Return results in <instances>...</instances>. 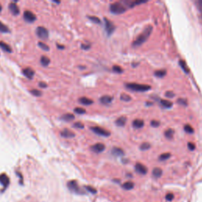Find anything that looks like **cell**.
I'll return each instance as SVG.
<instances>
[{
  "mask_svg": "<svg viewBox=\"0 0 202 202\" xmlns=\"http://www.w3.org/2000/svg\"><path fill=\"white\" fill-rule=\"evenodd\" d=\"M133 126L136 129H140V128H142L145 125V122L144 120L142 119H135L133 121Z\"/></svg>",
  "mask_w": 202,
  "mask_h": 202,
  "instance_id": "cell-16",
  "label": "cell"
},
{
  "mask_svg": "<svg viewBox=\"0 0 202 202\" xmlns=\"http://www.w3.org/2000/svg\"><path fill=\"white\" fill-rule=\"evenodd\" d=\"M91 48V45L89 44H81V48L83 50H89V48Z\"/></svg>",
  "mask_w": 202,
  "mask_h": 202,
  "instance_id": "cell-45",
  "label": "cell"
},
{
  "mask_svg": "<svg viewBox=\"0 0 202 202\" xmlns=\"http://www.w3.org/2000/svg\"><path fill=\"white\" fill-rule=\"evenodd\" d=\"M120 100H123V101H125V102H129V101H130L132 100V98L131 96L128 95V94L123 93L120 96Z\"/></svg>",
  "mask_w": 202,
  "mask_h": 202,
  "instance_id": "cell-29",
  "label": "cell"
},
{
  "mask_svg": "<svg viewBox=\"0 0 202 202\" xmlns=\"http://www.w3.org/2000/svg\"><path fill=\"white\" fill-rule=\"evenodd\" d=\"M127 89L135 92H146L151 89V86L148 85H140L136 83H127L125 85Z\"/></svg>",
  "mask_w": 202,
  "mask_h": 202,
  "instance_id": "cell-2",
  "label": "cell"
},
{
  "mask_svg": "<svg viewBox=\"0 0 202 202\" xmlns=\"http://www.w3.org/2000/svg\"><path fill=\"white\" fill-rule=\"evenodd\" d=\"M90 129L92 130L93 133L96 134H98L100 136H104V137H109L110 135V133L106 129H103L100 126H92L90 128Z\"/></svg>",
  "mask_w": 202,
  "mask_h": 202,
  "instance_id": "cell-6",
  "label": "cell"
},
{
  "mask_svg": "<svg viewBox=\"0 0 202 202\" xmlns=\"http://www.w3.org/2000/svg\"><path fill=\"white\" fill-rule=\"evenodd\" d=\"M9 10L11 11V13L13 15H15V16H17L20 14V9L17 6V5L14 2H11L9 5Z\"/></svg>",
  "mask_w": 202,
  "mask_h": 202,
  "instance_id": "cell-11",
  "label": "cell"
},
{
  "mask_svg": "<svg viewBox=\"0 0 202 202\" xmlns=\"http://www.w3.org/2000/svg\"><path fill=\"white\" fill-rule=\"evenodd\" d=\"M0 48L5 52H7V53H11L12 52V48H11V46L3 41H0Z\"/></svg>",
  "mask_w": 202,
  "mask_h": 202,
  "instance_id": "cell-15",
  "label": "cell"
},
{
  "mask_svg": "<svg viewBox=\"0 0 202 202\" xmlns=\"http://www.w3.org/2000/svg\"><path fill=\"white\" fill-rule=\"evenodd\" d=\"M113 97L110 96H103L102 97H100V101L101 104H108L112 102Z\"/></svg>",
  "mask_w": 202,
  "mask_h": 202,
  "instance_id": "cell-19",
  "label": "cell"
},
{
  "mask_svg": "<svg viewBox=\"0 0 202 202\" xmlns=\"http://www.w3.org/2000/svg\"><path fill=\"white\" fill-rule=\"evenodd\" d=\"M51 60L50 58H48V57L45 56V55H43L40 58V63L43 67H48V65L50 64Z\"/></svg>",
  "mask_w": 202,
  "mask_h": 202,
  "instance_id": "cell-23",
  "label": "cell"
},
{
  "mask_svg": "<svg viewBox=\"0 0 202 202\" xmlns=\"http://www.w3.org/2000/svg\"><path fill=\"white\" fill-rule=\"evenodd\" d=\"M174 199V194H167L166 195V200H169V201H171Z\"/></svg>",
  "mask_w": 202,
  "mask_h": 202,
  "instance_id": "cell-46",
  "label": "cell"
},
{
  "mask_svg": "<svg viewBox=\"0 0 202 202\" xmlns=\"http://www.w3.org/2000/svg\"><path fill=\"white\" fill-rule=\"evenodd\" d=\"M2 5L0 4V12H1V11H2Z\"/></svg>",
  "mask_w": 202,
  "mask_h": 202,
  "instance_id": "cell-51",
  "label": "cell"
},
{
  "mask_svg": "<svg viewBox=\"0 0 202 202\" xmlns=\"http://www.w3.org/2000/svg\"><path fill=\"white\" fill-rule=\"evenodd\" d=\"M36 34L41 40H47L48 36H49L48 30L46 28L43 27V26H39V27L36 28Z\"/></svg>",
  "mask_w": 202,
  "mask_h": 202,
  "instance_id": "cell-5",
  "label": "cell"
},
{
  "mask_svg": "<svg viewBox=\"0 0 202 202\" xmlns=\"http://www.w3.org/2000/svg\"><path fill=\"white\" fill-rule=\"evenodd\" d=\"M112 70L114 71V72H115V73H123V70L122 67H120L119 66H117V65H115L114 67H112Z\"/></svg>",
  "mask_w": 202,
  "mask_h": 202,
  "instance_id": "cell-36",
  "label": "cell"
},
{
  "mask_svg": "<svg viewBox=\"0 0 202 202\" xmlns=\"http://www.w3.org/2000/svg\"><path fill=\"white\" fill-rule=\"evenodd\" d=\"M53 2H54V3H56V4H59L60 3V1H52Z\"/></svg>",
  "mask_w": 202,
  "mask_h": 202,
  "instance_id": "cell-50",
  "label": "cell"
},
{
  "mask_svg": "<svg viewBox=\"0 0 202 202\" xmlns=\"http://www.w3.org/2000/svg\"><path fill=\"white\" fill-rule=\"evenodd\" d=\"M177 103L179 104H181V105H183V106H187L188 105V102L187 100H185V99H179L177 100Z\"/></svg>",
  "mask_w": 202,
  "mask_h": 202,
  "instance_id": "cell-40",
  "label": "cell"
},
{
  "mask_svg": "<svg viewBox=\"0 0 202 202\" xmlns=\"http://www.w3.org/2000/svg\"><path fill=\"white\" fill-rule=\"evenodd\" d=\"M127 122V119L126 116H121L118 118L115 121V124L118 126H124L126 125V123Z\"/></svg>",
  "mask_w": 202,
  "mask_h": 202,
  "instance_id": "cell-17",
  "label": "cell"
},
{
  "mask_svg": "<svg viewBox=\"0 0 202 202\" xmlns=\"http://www.w3.org/2000/svg\"><path fill=\"white\" fill-rule=\"evenodd\" d=\"M179 65H180V67H182V69L183 70L185 73H190V69H189V67H187V65H186L185 61L183 60L179 61Z\"/></svg>",
  "mask_w": 202,
  "mask_h": 202,
  "instance_id": "cell-26",
  "label": "cell"
},
{
  "mask_svg": "<svg viewBox=\"0 0 202 202\" xmlns=\"http://www.w3.org/2000/svg\"><path fill=\"white\" fill-rule=\"evenodd\" d=\"M74 112L78 114V115H83V114H85V113L86 112V110L85 109L82 108V107H76V108L74 109Z\"/></svg>",
  "mask_w": 202,
  "mask_h": 202,
  "instance_id": "cell-37",
  "label": "cell"
},
{
  "mask_svg": "<svg viewBox=\"0 0 202 202\" xmlns=\"http://www.w3.org/2000/svg\"><path fill=\"white\" fill-rule=\"evenodd\" d=\"M111 153L115 156H121L125 154L124 151L122 148H118V147H114L112 148V150H111Z\"/></svg>",
  "mask_w": 202,
  "mask_h": 202,
  "instance_id": "cell-18",
  "label": "cell"
},
{
  "mask_svg": "<svg viewBox=\"0 0 202 202\" xmlns=\"http://www.w3.org/2000/svg\"><path fill=\"white\" fill-rule=\"evenodd\" d=\"M67 186H68V189L70 190L71 192H73V193H75V194H84V191L81 190L80 186L78 185L77 182L74 180H72V181L68 182V183H67Z\"/></svg>",
  "mask_w": 202,
  "mask_h": 202,
  "instance_id": "cell-4",
  "label": "cell"
},
{
  "mask_svg": "<svg viewBox=\"0 0 202 202\" xmlns=\"http://www.w3.org/2000/svg\"><path fill=\"white\" fill-rule=\"evenodd\" d=\"M30 92H31L32 95H33L34 96H42V92L38 89H33L30 91Z\"/></svg>",
  "mask_w": 202,
  "mask_h": 202,
  "instance_id": "cell-38",
  "label": "cell"
},
{
  "mask_svg": "<svg viewBox=\"0 0 202 202\" xmlns=\"http://www.w3.org/2000/svg\"><path fill=\"white\" fill-rule=\"evenodd\" d=\"M135 170L138 173L141 174V175H145V174L148 172V169H147V167H146L144 164L140 163H137V164L135 165Z\"/></svg>",
  "mask_w": 202,
  "mask_h": 202,
  "instance_id": "cell-12",
  "label": "cell"
},
{
  "mask_svg": "<svg viewBox=\"0 0 202 202\" xmlns=\"http://www.w3.org/2000/svg\"><path fill=\"white\" fill-rule=\"evenodd\" d=\"M110 11L115 14H121L126 12V7L122 2H116L110 5Z\"/></svg>",
  "mask_w": 202,
  "mask_h": 202,
  "instance_id": "cell-3",
  "label": "cell"
},
{
  "mask_svg": "<svg viewBox=\"0 0 202 202\" xmlns=\"http://www.w3.org/2000/svg\"><path fill=\"white\" fill-rule=\"evenodd\" d=\"M89 18L90 21H92V22L96 24H100L101 23V21H100V19L97 17H95V16H89Z\"/></svg>",
  "mask_w": 202,
  "mask_h": 202,
  "instance_id": "cell-33",
  "label": "cell"
},
{
  "mask_svg": "<svg viewBox=\"0 0 202 202\" xmlns=\"http://www.w3.org/2000/svg\"><path fill=\"white\" fill-rule=\"evenodd\" d=\"M170 156H171V154L170 153H168V152H166V153H163V154H161L160 156V157H159V160H167V159L170 158Z\"/></svg>",
  "mask_w": 202,
  "mask_h": 202,
  "instance_id": "cell-32",
  "label": "cell"
},
{
  "mask_svg": "<svg viewBox=\"0 0 202 202\" xmlns=\"http://www.w3.org/2000/svg\"><path fill=\"white\" fill-rule=\"evenodd\" d=\"M0 32L1 33H10V29L6 25L0 21Z\"/></svg>",
  "mask_w": 202,
  "mask_h": 202,
  "instance_id": "cell-30",
  "label": "cell"
},
{
  "mask_svg": "<svg viewBox=\"0 0 202 202\" xmlns=\"http://www.w3.org/2000/svg\"><path fill=\"white\" fill-rule=\"evenodd\" d=\"M152 32V25H147L145 29H144V31L142 32L138 36V38L136 39L133 43V47H138L141 46L144 44L146 40H148V37L150 36L151 33Z\"/></svg>",
  "mask_w": 202,
  "mask_h": 202,
  "instance_id": "cell-1",
  "label": "cell"
},
{
  "mask_svg": "<svg viewBox=\"0 0 202 202\" xmlns=\"http://www.w3.org/2000/svg\"><path fill=\"white\" fill-rule=\"evenodd\" d=\"M105 148H106L105 145L102 144V143H97V144H95L91 147V150L92 152H96V153H100V152L105 150Z\"/></svg>",
  "mask_w": 202,
  "mask_h": 202,
  "instance_id": "cell-9",
  "label": "cell"
},
{
  "mask_svg": "<svg viewBox=\"0 0 202 202\" xmlns=\"http://www.w3.org/2000/svg\"><path fill=\"white\" fill-rule=\"evenodd\" d=\"M163 174V171L162 169H160V167H156L152 170V176L156 179H158Z\"/></svg>",
  "mask_w": 202,
  "mask_h": 202,
  "instance_id": "cell-22",
  "label": "cell"
},
{
  "mask_svg": "<svg viewBox=\"0 0 202 202\" xmlns=\"http://www.w3.org/2000/svg\"><path fill=\"white\" fill-rule=\"evenodd\" d=\"M188 148H190L191 151H193V150H194V149H195V148H196V147H195V145H194V143L189 142V143H188Z\"/></svg>",
  "mask_w": 202,
  "mask_h": 202,
  "instance_id": "cell-47",
  "label": "cell"
},
{
  "mask_svg": "<svg viewBox=\"0 0 202 202\" xmlns=\"http://www.w3.org/2000/svg\"><path fill=\"white\" fill-rule=\"evenodd\" d=\"M84 124L83 123H80V122H78V123H75L74 124H73V127H75V128H78V129H83L84 128Z\"/></svg>",
  "mask_w": 202,
  "mask_h": 202,
  "instance_id": "cell-41",
  "label": "cell"
},
{
  "mask_svg": "<svg viewBox=\"0 0 202 202\" xmlns=\"http://www.w3.org/2000/svg\"><path fill=\"white\" fill-rule=\"evenodd\" d=\"M60 119H62V120H63V121L70 122V121H72V120H73V119H75V116H74L73 114H70V113H67V114H65V115H63V116H61Z\"/></svg>",
  "mask_w": 202,
  "mask_h": 202,
  "instance_id": "cell-20",
  "label": "cell"
},
{
  "mask_svg": "<svg viewBox=\"0 0 202 202\" xmlns=\"http://www.w3.org/2000/svg\"><path fill=\"white\" fill-rule=\"evenodd\" d=\"M133 186H134V184H133V182H130V181L126 182H125V183L123 185V189H125V190H131V189H133Z\"/></svg>",
  "mask_w": 202,
  "mask_h": 202,
  "instance_id": "cell-27",
  "label": "cell"
},
{
  "mask_svg": "<svg viewBox=\"0 0 202 202\" xmlns=\"http://www.w3.org/2000/svg\"><path fill=\"white\" fill-rule=\"evenodd\" d=\"M165 96H167V97H168V98H173L175 95L173 92H171V91H167V92H166V93H165Z\"/></svg>",
  "mask_w": 202,
  "mask_h": 202,
  "instance_id": "cell-43",
  "label": "cell"
},
{
  "mask_svg": "<svg viewBox=\"0 0 202 202\" xmlns=\"http://www.w3.org/2000/svg\"><path fill=\"white\" fill-rule=\"evenodd\" d=\"M160 104H162V106H163L164 107H166V108H170V107H171L172 105H173L172 102L168 101V100H161Z\"/></svg>",
  "mask_w": 202,
  "mask_h": 202,
  "instance_id": "cell-28",
  "label": "cell"
},
{
  "mask_svg": "<svg viewBox=\"0 0 202 202\" xmlns=\"http://www.w3.org/2000/svg\"><path fill=\"white\" fill-rule=\"evenodd\" d=\"M0 183L3 185L4 189L7 188V186L10 184V179L6 174H2L0 175Z\"/></svg>",
  "mask_w": 202,
  "mask_h": 202,
  "instance_id": "cell-13",
  "label": "cell"
},
{
  "mask_svg": "<svg viewBox=\"0 0 202 202\" xmlns=\"http://www.w3.org/2000/svg\"><path fill=\"white\" fill-rule=\"evenodd\" d=\"M160 123L159 121H157V120H152V121L151 122V126L153 127H158L159 126H160Z\"/></svg>",
  "mask_w": 202,
  "mask_h": 202,
  "instance_id": "cell-44",
  "label": "cell"
},
{
  "mask_svg": "<svg viewBox=\"0 0 202 202\" xmlns=\"http://www.w3.org/2000/svg\"><path fill=\"white\" fill-rule=\"evenodd\" d=\"M56 47L58 48V49H61V50H62V49H64L65 48V47L63 46V45H61V44H57Z\"/></svg>",
  "mask_w": 202,
  "mask_h": 202,
  "instance_id": "cell-49",
  "label": "cell"
},
{
  "mask_svg": "<svg viewBox=\"0 0 202 202\" xmlns=\"http://www.w3.org/2000/svg\"><path fill=\"white\" fill-rule=\"evenodd\" d=\"M23 17L24 20L26 22H29V23H33V22H34L36 20V16L32 11H25L24 12Z\"/></svg>",
  "mask_w": 202,
  "mask_h": 202,
  "instance_id": "cell-8",
  "label": "cell"
},
{
  "mask_svg": "<svg viewBox=\"0 0 202 202\" xmlns=\"http://www.w3.org/2000/svg\"><path fill=\"white\" fill-rule=\"evenodd\" d=\"M80 104H83V105H90V104H93V100L91 99H89L87 97H81L78 100Z\"/></svg>",
  "mask_w": 202,
  "mask_h": 202,
  "instance_id": "cell-21",
  "label": "cell"
},
{
  "mask_svg": "<svg viewBox=\"0 0 202 202\" xmlns=\"http://www.w3.org/2000/svg\"><path fill=\"white\" fill-rule=\"evenodd\" d=\"M22 73H23L24 76H25V77H27L28 79L30 80L33 79L34 75H35V71H34V70L32 69V68H29V67H27V68L23 69Z\"/></svg>",
  "mask_w": 202,
  "mask_h": 202,
  "instance_id": "cell-10",
  "label": "cell"
},
{
  "mask_svg": "<svg viewBox=\"0 0 202 202\" xmlns=\"http://www.w3.org/2000/svg\"><path fill=\"white\" fill-rule=\"evenodd\" d=\"M37 44H38V46L40 47V48H41L43 51H48L50 50V48H49V47H48L46 44L43 43V42H39Z\"/></svg>",
  "mask_w": 202,
  "mask_h": 202,
  "instance_id": "cell-31",
  "label": "cell"
},
{
  "mask_svg": "<svg viewBox=\"0 0 202 202\" xmlns=\"http://www.w3.org/2000/svg\"><path fill=\"white\" fill-rule=\"evenodd\" d=\"M151 148V145L149 143H148V142H145V143H142L141 145V147H140V148L141 149V150H148V149H149V148Z\"/></svg>",
  "mask_w": 202,
  "mask_h": 202,
  "instance_id": "cell-35",
  "label": "cell"
},
{
  "mask_svg": "<svg viewBox=\"0 0 202 202\" xmlns=\"http://www.w3.org/2000/svg\"><path fill=\"white\" fill-rule=\"evenodd\" d=\"M61 136L65 138H71L75 137V133L68 129H64L61 132Z\"/></svg>",
  "mask_w": 202,
  "mask_h": 202,
  "instance_id": "cell-14",
  "label": "cell"
},
{
  "mask_svg": "<svg viewBox=\"0 0 202 202\" xmlns=\"http://www.w3.org/2000/svg\"><path fill=\"white\" fill-rule=\"evenodd\" d=\"M196 4L197 6L198 11H200V15H201L202 17V0H197V1H196Z\"/></svg>",
  "mask_w": 202,
  "mask_h": 202,
  "instance_id": "cell-39",
  "label": "cell"
},
{
  "mask_svg": "<svg viewBox=\"0 0 202 202\" xmlns=\"http://www.w3.org/2000/svg\"><path fill=\"white\" fill-rule=\"evenodd\" d=\"M85 188H86V190H87L88 191H89L90 193H92V194H96V189H94V188L92 187V186H89V185H86Z\"/></svg>",
  "mask_w": 202,
  "mask_h": 202,
  "instance_id": "cell-42",
  "label": "cell"
},
{
  "mask_svg": "<svg viewBox=\"0 0 202 202\" xmlns=\"http://www.w3.org/2000/svg\"><path fill=\"white\" fill-rule=\"evenodd\" d=\"M167 74V70H158L155 71L154 75L157 77H163Z\"/></svg>",
  "mask_w": 202,
  "mask_h": 202,
  "instance_id": "cell-24",
  "label": "cell"
},
{
  "mask_svg": "<svg viewBox=\"0 0 202 202\" xmlns=\"http://www.w3.org/2000/svg\"><path fill=\"white\" fill-rule=\"evenodd\" d=\"M104 25H105V30H106L107 33V35L110 36L114 33L115 29V25L111 22L110 21H109L107 18H104Z\"/></svg>",
  "mask_w": 202,
  "mask_h": 202,
  "instance_id": "cell-7",
  "label": "cell"
},
{
  "mask_svg": "<svg viewBox=\"0 0 202 202\" xmlns=\"http://www.w3.org/2000/svg\"><path fill=\"white\" fill-rule=\"evenodd\" d=\"M39 86L40 88H42V89H44V88L48 87V85L45 82H44V81H40V82H39Z\"/></svg>",
  "mask_w": 202,
  "mask_h": 202,
  "instance_id": "cell-48",
  "label": "cell"
},
{
  "mask_svg": "<svg viewBox=\"0 0 202 202\" xmlns=\"http://www.w3.org/2000/svg\"><path fill=\"white\" fill-rule=\"evenodd\" d=\"M184 129H185V132H187V133H193L194 132V128H193V127H192L190 125H189V124L185 125V126H184Z\"/></svg>",
  "mask_w": 202,
  "mask_h": 202,
  "instance_id": "cell-34",
  "label": "cell"
},
{
  "mask_svg": "<svg viewBox=\"0 0 202 202\" xmlns=\"http://www.w3.org/2000/svg\"><path fill=\"white\" fill-rule=\"evenodd\" d=\"M174 133H175V131H174V129H167L164 133V135L166 137V138L167 139H172L174 137Z\"/></svg>",
  "mask_w": 202,
  "mask_h": 202,
  "instance_id": "cell-25",
  "label": "cell"
}]
</instances>
